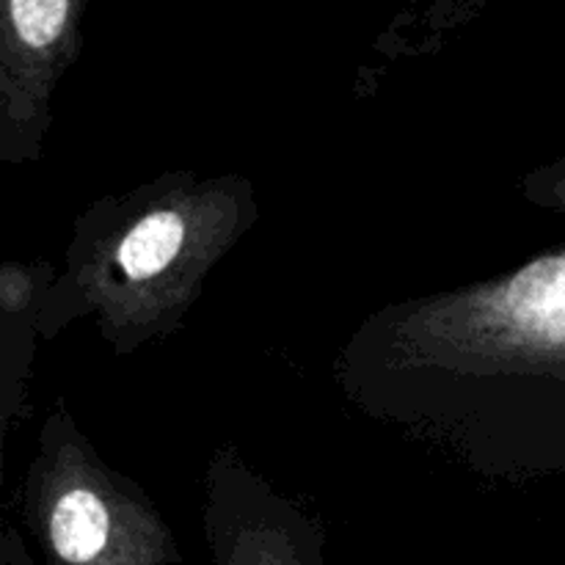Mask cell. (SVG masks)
Here are the masks:
<instances>
[{
    "label": "cell",
    "instance_id": "obj_1",
    "mask_svg": "<svg viewBox=\"0 0 565 565\" xmlns=\"http://www.w3.org/2000/svg\"><path fill=\"white\" fill-rule=\"evenodd\" d=\"M182 235H185V226H182L180 215L171 213V210H160V213L138 221L127 232L119 252H116V263L125 270L127 279H152L160 270L169 268L171 259L177 257L182 246Z\"/></svg>",
    "mask_w": 565,
    "mask_h": 565
},
{
    "label": "cell",
    "instance_id": "obj_2",
    "mask_svg": "<svg viewBox=\"0 0 565 565\" xmlns=\"http://www.w3.org/2000/svg\"><path fill=\"white\" fill-rule=\"evenodd\" d=\"M248 565H292V563H265V561H257V563H248Z\"/></svg>",
    "mask_w": 565,
    "mask_h": 565
}]
</instances>
